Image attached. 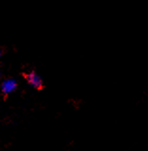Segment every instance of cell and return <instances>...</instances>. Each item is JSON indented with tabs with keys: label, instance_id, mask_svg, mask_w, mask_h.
<instances>
[{
	"label": "cell",
	"instance_id": "cell-2",
	"mask_svg": "<svg viewBox=\"0 0 148 151\" xmlns=\"http://www.w3.org/2000/svg\"><path fill=\"white\" fill-rule=\"evenodd\" d=\"M18 87V83L14 78H9L4 79L1 83V92L4 96H9Z\"/></svg>",
	"mask_w": 148,
	"mask_h": 151
},
{
	"label": "cell",
	"instance_id": "cell-1",
	"mask_svg": "<svg viewBox=\"0 0 148 151\" xmlns=\"http://www.w3.org/2000/svg\"><path fill=\"white\" fill-rule=\"evenodd\" d=\"M23 78L26 79V81L27 84L29 85L30 87L33 89L38 90H42L45 88V83H44V79L41 77V76L36 73L35 71H28V72H24L22 73Z\"/></svg>",
	"mask_w": 148,
	"mask_h": 151
}]
</instances>
